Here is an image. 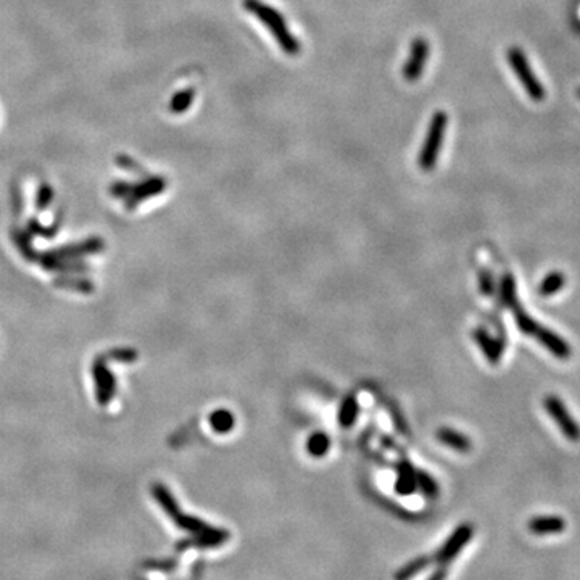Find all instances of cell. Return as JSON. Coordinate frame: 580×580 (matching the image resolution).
I'll return each instance as SVG.
<instances>
[{
    "label": "cell",
    "instance_id": "obj_1",
    "mask_svg": "<svg viewBox=\"0 0 580 580\" xmlns=\"http://www.w3.org/2000/svg\"><path fill=\"white\" fill-rule=\"evenodd\" d=\"M244 9L266 26L269 33L274 36L277 46L282 49L284 54L290 56H297L300 54V42L297 37L290 33L286 18L281 15L279 10L261 2V0H244Z\"/></svg>",
    "mask_w": 580,
    "mask_h": 580
},
{
    "label": "cell",
    "instance_id": "obj_2",
    "mask_svg": "<svg viewBox=\"0 0 580 580\" xmlns=\"http://www.w3.org/2000/svg\"><path fill=\"white\" fill-rule=\"evenodd\" d=\"M446 126H449V116L444 110L435 111L432 115L431 123H429L427 134L424 137V144H422L419 152V166L422 171H432L437 165V160L442 152Z\"/></svg>",
    "mask_w": 580,
    "mask_h": 580
},
{
    "label": "cell",
    "instance_id": "obj_3",
    "mask_svg": "<svg viewBox=\"0 0 580 580\" xmlns=\"http://www.w3.org/2000/svg\"><path fill=\"white\" fill-rule=\"evenodd\" d=\"M506 56L509 66H511L516 78L519 79L521 86L524 87L529 99H532L534 102H544L546 97L545 86L540 83L537 74L534 73L531 63H529L526 54L522 52V49L509 47Z\"/></svg>",
    "mask_w": 580,
    "mask_h": 580
},
{
    "label": "cell",
    "instance_id": "obj_4",
    "mask_svg": "<svg viewBox=\"0 0 580 580\" xmlns=\"http://www.w3.org/2000/svg\"><path fill=\"white\" fill-rule=\"evenodd\" d=\"M429 55H431L429 41L421 36L414 37L411 41V46H409V55L405 61V66H403V78H405L408 83H416V81H419L426 69Z\"/></svg>",
    "mask_w": 580,
    "mask_h": 580
},
{
    "label": "cell",
    "instance_id": "obj_5",
    "mask_svg": "<svg viewBox=\"0 0 580 580\" xmlns=\"http://www.w3.org/2000/svg\"><path fill=\"white\" fill-rule=\"evenodd\" d=\"M472 534H474V529H472L471 524L458 526L456 531L446 539L445 544L440 546V550L434 554L435 563L439 566H446L449 563H451V561L458 556L459 551L469 544Z\"/></svg>",
    "mask_w": 580,
    "mask_h": 580
},
{
    "label": "cell",
    "instance_id": "obj_6",
    "mask_svg": "<svg viewBox=\"0 0 580 580\" xmlns=\"http://www.w3.org/2000/svg\"><path fill=\"white\" fill-rule=\"evenodd\" d=\"M545 408L548 414L558 422L561 432L566 435V439H569L571 442H577V440H580V427L577 426V422L571 418V414L567 413L563 401H561L558 396L548 395L545 399Z\"/></svg>",
    "mask_w": 580,
    "mask_h": 580
},
{
    "label": "cell",
    "instance_id": "obj_7",
    "mask_svg": "<svg viewBox=\"0 0 580 580\" xmlns=\"http://www.w3.org/2000/svg\"><path fill=\"white\" fill-rule=\"evenodd\" d=\"M92 373H94V381H96V387H97V400L100 405H109L110 400L113 399V395H115V377L111 376L110 369L106 368L105 364V359L99 358L96 363H94V368H92Z\"/></svg>",
    "mask_w": 580,
    "mask_h": 580
},
{
    "label": "cell",
    "instance_id": "obj_8",
    "mask_svg": "<svg viewBox=\"0 0 580 580\" xmlns=\"http://www.w3.org/2000/svg\"><path fill=\"white\" fill-rule=\"evenodd\" d=\"M166 189V181L160 178V176H155V178H149L147 181L141 182L137 186H131L129 195L126 197V206L128 210H132L137 204L147 200L150 197H155V195L161 194Z\"/></svg>",
    "mask_w": 580,
    "mask_h": 580
},
{
    "label": "cell",
    "instance_id": "obj_9",
    "mask_svg": "<svg viewBox=\"0 0 580 580\" xmlns=\"http://www.w3.org/2000/svg\"><path fill=\"white\" fill-rule=\"evenodd\" d=\"M535 337L540 340V344H544L548 350H550L554 356L558 358H569L571 356V346L567 345L563 339L556 334L548 331L546 327H537V331L534 334Z\"/></svg>",
    "mask_w": 580,
    "mask_h": 580
},
{
    "label": "cell",
    "instance_id": "obj_10",
    "mask_svg": "<svg viewBox=\"0 0 580 580\" xmlns=\"http://www.w3.org/2000/svg\"><path fill=\"white\" fill-rule=\"evenodd\" d=\"M474 339H476V342L481 345V349L484 351L485 358L489 359V363L498 364V361H500V358H501V353H503L501 344L491 336H489V332L484 329H476Z\"/></svg>",
    "mask_w": 580,
    "mask_h": 580
},
{
    "label": "cell",
    "instance_id": "obj_11",
    "mask_svg": "<svg viewBox=\"0 0 580 580\" xmlns=\"http://www.w3.org/2000/svg\"><path fill=\"white\" fill-rule=\"evenodd\" d=\"M529 529L535 535H550V534H561L566 529V522L559 516H548V518H534L529 522Z\"/></svg>",
    "mask_w": 580,
    "mask_h": 580
},
{
    "label": "cell",
    "instance_id": "obj_12",
    "mask_svg": "<svg viewBox=\"0 0 580 580\" xmlns=\"http://www.w3.org/2000/svg\"><path fill=\"white\" fill-rule=\"evenodd\" d=\"M437 439L440 444L450 446V449L456 450L459 453H468L471 450L469 439L463 434L453 431V429H446V427L440 429V431L437 432Z\"/></svg>",
    "mask_w": 580,
    "mask_h": 580
},
{
    "label": "cell",
    "instance_id": "obj_13",
    "mask_svg": "<svg viewBox=\"0 0 580 580\" xmlns=\"http://www.w3.org/2000/svg\"><path fill=\"white\" fill-rule=\"evenodd\" d=\"M416 489V471L408 461H403L399 468V479L395 482V491L399 495H411Z\"/></svg>",
    "mask_w": 580,
    "mask_h": 580
},
{
    "label": "cell",
    "instance_id": "obj_14",
    "mask_svg": "<svg viewBox=\"0 0 580 580\" xmlns=\"http://www.w3.org/2000/svg\"><path fill=\"white\" fill-rule=\"evenodd\" d=\"M102 242L99 241V239H92V241H87L84 244H79V245H73V247H68V249H60L56 251H52V254L56 258H61V260H74L76 256L81 255H86V254H94V251H99L102 250Z\"/></svg>",
    "mask_w": 580,
    "mask_h": 580
},
{
    "label": "cell",
    "instance_id": "obj_15",
    "mask_svg": "<svg viewBox=\"0 0 580 580\" xmlns=\"http://www.w3.org/2000/svg\"><path fill=\"white\" fill-rule=\"evenodd\" d=\"M152 494L154 496L159 500L160 506L165 509V513L169 516V518H174L176 514H179V506H178V501L174 500V496L169 494V490L165 487V485L161 484H155L152 487Z\"/></svg>",
    "mask_w": 580,
    "mask_h": 580
},
{
    "label": "cell",
    "instance_id": "obj_16",
    "mask_svg": "<svg viewBox=\"0 0 580 580\" xmlns=\"http://www.w3.org/2000/svg\"><path fill=\"white\" fill-rule=\"evenodd\" d=\"M210 424L214 432L228 434L234 429L236 418L234 414L228 411V409H216V411H213V414L210 416Z\"/></svg>",
    "mask_w": 580,
    "mask_h": 580
},
{
    "label": "cell",
    "instance_id": "obj_17",
    "mask_svg": "<svg viewBox=\"0 0 580 580\" xmlns=\"http://www.w3.org/2000/svg\"><path fill=\"white\" fill-rule=\"evenodd\" d=\"M431 563H432V559L427 556L414 558L413 561H409V563H406L399 572L395 574V580H411L413 577L418 576L419 572L424 571Z\"/></svg>",
    "mask_w": 580,
    "mask_h": 580
},
{
    "label": "cell",
    "instance_id": "obj_18",
    "mask_svg": "<svg viewBox=\"0 0 580 580\" xmlns=\"http://www.w3.org/2000/svg\"><path fill=\"white\" fill-rule=\"evenodd\" d=\"M194 99H195V89H192V87H187V89H184V91H179L178 94H174L171 102H169V111L174 113V115H181V113H184L191 109Z\"/></svg>",
    "mask_w": 580,
    "mask_h": 580
},
{
    "label": "cell",
    "instance_id": "obj_19",
    "mask_svg": "<svg viewBox=\"0 0 580 580\" xmlns=\"http://www.w3.org/2000/svg\"><path fill=\"white\" fill-rule=\"evenodd\" d=\"M358 416V401L353 395L346 396L344 400L342 406H340V411H339V422L340 426L344 429H349L353 426V422H355Z\"/></svg>",
    "mask_w": 580,
    "mask_h": 580
},
{
    "label": "cell",
    "instance_id": "obj_20",
    "mask_svg": "<svg viewBox=\"0 0 580 580\" xmlns=\"http://www.w3.org/2000/svg\"><path fill=\"white\" fill-rule=\"evenodd\" d=\"M173 521L176 522V526L181 527V529H184V531H187V532H192L194 535L208 532V531H210V529H211V526L205 524L204 521L194 518V516H186V514H182V513L176 514L174 518H173Z\"/></svg>",
    "mask_w": 580,
    "mask_h": 580
},
{
    "label": "cell",
    "instance_id": "obj_21",
    "mask_svg": "<svg viewBox=\"0 0 580 580\" xmlns=\"http://www.w3.org/2000/svg\"><path fill=\"white\" fill-rule=\"evenodd\" d=\"M329 446H331V440L326 434L314 432L311 437L308 439L306 451L314 458H321V456H324L327 451H329Z\"/></svg>",
    "mask_w": 580,
    "mask_h": 580
},
{
    "label": "cell",
    "instance_id": "obj_22",
    "mask_svg": "<svg viewBox=\"0 0 580 580\" xmlns=\"http://www.w3.org/2000/svg\"><path fill=\"white\" fill-rule=\"evenodd\" d=\"M563 287H564V276L558 273V271H554V273L548 274L545 277L539 289V292H540V295H544V297H550V295L559 292Z\"/></svg>",
    "mask_w": 580,
    "mask_h": 580
},
{
    "label": "cell",
    "instance_id": "obj_23",
    "mask_svg": "<svg viewBox=\"0 0 580 580\" xmlns=\"http://www.w3.org/2000/svg\"><path fill=\"white\" fill-rule=\"evenodd\" d=\"M501 304L509 308L518 305V299H516V282L511 274H504L501 279Z\"/></svg>",
    "mask_w": 580,
    "mask_h": 580
},
{
    "label": "cell",
    "instance_id": "obj_24",
    "mask_svg": "<svg viewBox=\"0 0 580 580\" xmlns=\"http://www.w3.org/2000/svg\"><path fill=\"white\" fill-rule=\"evenodd\" d=\"M416 487H419L422 490V494L429 498H434L439 494L437 482H435L434 479L427 474V472H422V471H416Z\"/></svg>",
    "mask_w": 580,
    "mask_h": 580
},
{
    "label": "cell",
    "instance_id": "obj_25",
    "mask_svg": "<svg viewBox=\"0 0 580 580\" xmlns=\"http://www.w3.org/2000/svg\"><path fill=\"white\" fill-rule=\"evenodd\" d=\"M513 311H514V316H516V324H518L521 332L527 334V336H534L535 331H537V327H539L537 323H535V321L531 316H529V314H526L524 311H522L519 308V305H514Z\"/></svg>",
    "mask_w": 580,
    "mask_h": 580
},
{
    "label": "cell",
    "instance_id": "obj_26",
    "mask_svg": "<svg viewBox=\"0 0 580 580\" xmlns=\"http://www.w3.org/2000/svg\"><path fill=\"white\" fill-rule=\"evenodd\" d=\"M15 241H16V244H18V249L21 250V254L28 258V260H39V255L36 254V250L31 247V242H29V239H28V236L24 234V232H16L15 234Z\"/></svg>",
    "mask_w": 580,
    "mask_h": 580
},
{
    "label": "cell",
    "instance_id": "obj_27",
    "mask_svg": "<svg viewBox=\"0 0 580 580\" xmlns=\"http://www.w3.org/2000/svg\"><path fill=\"white\" fill-rule=\"evenodd\" d=\"M56 286L69 290H79V292H91L92 290V284L83 279H59Z\"/></svg>",
    "mask_w": 580,
    "mask_h": 580
},
{
    "label": "cell",
    "instance_id": "obj_28",
    "mask_svg": "<svg viewBox=\"0 0 580 580\" xmlns=\"http://www.w3.org/2000/svg\"><path fill=\"white\" fill-rule=\"evenodd\" d=\"M479 282H481V292L484 294V295H491L494 294V277H491V274L489 273L487 269H484V271H481V276H479Z\"/></svg>",
    "mask_w": 580,
    "mask_h": 580
},
{
    "label": "cell",
    "instance_id": "obj_29",
    "mask_svg": "<svg viewBox=\"0 0 580 580\" xmlns=\"http://www.w3.org/2000/svg\"><path fill=\"white\" fill-rule=\"evenodd\" d=\"M111 358H115L116 361H121V363H132L134 359L137 358V353L134 350H129V349H119L110 353Z\"/></svg>",
    "mask_w": 580,
    "mask_h": 580
},
{
    "label": "cell",
    "instance_id": "obj_30",
    "mask_svg": "<svg viewBox=\"0 0 580 580\" xmlns=\"http://www.w3.org/2000/svg\"><path fill=\"white\" fill-rule=\"evenodd\" d=\"M54 199V191L49 186H42L39 194H37V208H46Z\"/></svg>",
    "mask_w": 580,
    "mask_h": 580
},
{
    "label": "cell",
    "instance_id": "obj_31",
    "mask_svg": "<svg viewBox=\"0 0 580 580\" xmlns=\"http://www.w3.org/2000/svg\"><path fill=\"white\" fill-rule=\"evenodd\" d=\"M446 579V571H445V566H440L437 571H434L431 574V577L427 580H445Z\"/></svg>",
    "mask_w": 580,
    "mask_h": 580
},
{
    "label": "cell",
    "instance_id": "obj_32",
    "mask_svg": "<svg viewBox=\"0 0 580 580\" xmlns=\"http://www.w3.org/2000/svg\"><path fill=\"white\" fill-rule=\"evenodd\" d=\"M577 96L580 97V87H579V89H577Z\"/></svg>",
    "mask_w": 580,
    "mask_h": 580
}]
</instances>
